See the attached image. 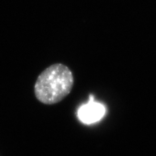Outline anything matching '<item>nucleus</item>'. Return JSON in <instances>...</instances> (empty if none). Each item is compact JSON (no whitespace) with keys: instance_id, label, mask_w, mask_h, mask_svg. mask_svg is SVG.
Returning <instances> with one entry per match:
<instances>
[{"instance_id":"2","label":"nucleus","mask_w":156,"mask_h":156,"mask_svg":"<svg viewBox=\"0 0 156 156\" xmlns=\"http://www.w3.org/2000/svg\"><path fill=\"white\" fill-rule=\"evenodd\" d=\"M106 112L104 105L95 101L94 96L90 94L88 102L83 104L77 109V116L83 124H92L102 119Z\"/></svg>"},{"instance_id":"1","label":"nucleus","mask_w":156,"mask_h":156,"mask_svg":"<svg viewBox=\"0 0 156 156\" xmlns=\"http://www.w3.org/2000/svg\"><path fill=\"white\" fill-rule=\"evenodd\" d=\"M74 83L73 73L67 66L54 64L38 75L34 85L35 96L43 104H56L71 93Z\"/></svg>"}]
</instances>
